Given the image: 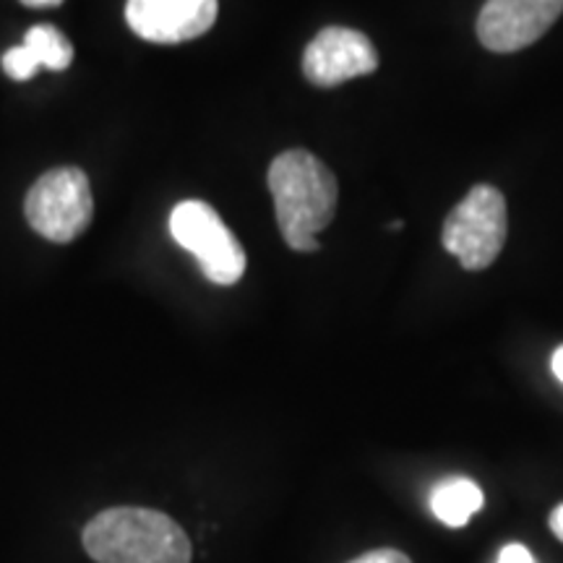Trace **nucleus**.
<instances>
[{
  "label": "nucleus",
  "mask_w": 563,
  "mask_h": 563,
  "mask_svg": "<svg viewBox=\"0 0 563 563\" xmlns=\"http://www.w3.org/2000/svg\"><path fill=\"white\" fill-rule=\"evenodd\" d=\"M84 548L97 563H191V540L170 517L131 506L97 514Z\"/></svg>",
  "instance_id": "nucleus-2"
},
{
  "label": "nucleus",
  "mask_w": 563,
  "mask_h": 563,
  "mask_svg": "<svg viewBox=\"0 0 563 563\" xmlns=\"http://www.w3.org/2000/svg\"><path fill=\"white\" fill-rule=\"evenodd\" d=\"M551 365H553V373H555V378H559V382L563 384V344L559 350L553 352V361H551Z\"/></svg>",
  "instance_id": "nucleus-14"
},
{
  "label": "nucleus",
  "mask_w": 563,
  "mask_h": 563,
  "mask_svg": "<svg viewBox=\"0 0 563 563\" xmlns=\"http://www.w3.org/2000/svg\"><path fill=\"white\" fill-rule=\"evenodd\" d=\"M548 522H551V530H553L555 538H559L561 543H563V504L555 506V509L551 511V519H548Z\"/></svg>",
  "instance_id": "nucleus-13"
},
{
  "label": "nucleus",
  "mask_w": 563,
  "mask_h": 563,
  "mask_svg": "<svg viewBox=\"0 0 563 563\" xmlns=\"http://www.w3.org/2000/svg\"><path fill=\"white\" fill-rule=\"evenodd\" d=\"M563 13V0H488L477 16V40L490 53H517L538 42Z\"/></svg>",
  "instance_id": "nucleus-6"
},
{
  "label": "nucleus",
  "mask_w": 563,
  "mask_h": 563,
  "mask_svg": "<svg viewBox=\"0 0 563 563\" xmlns=\"http://www.w3.org/2000/svg\"><path fill=\"white\" fill-rule=\"evenodd\" d=\"M483 504L485 496L481 485L467 481V477H449V481L435 485L431 496V509L446 527H464L473 514L483 509Z\"/></svg>",
  "instance_id": "nucleus-10"
},
{
  "label": "nucleus",
  "mask_w": 563,
  "mask_h": 563,
  "mask_svg": "<svg viewBox=\"0 0 563 563\" xmlns=\"http://www.w3.org/2000/svg\"><path fill=\"white\" fill-rule=\"evenodd\" d=\"M496 563H534V559H532V553L527 551L525 545H519V543H511V545H506L504 551H501V555H498V561Z\"/></svg>",
  "instance_id": "nucleus-12"
},
{
  "label": "nucleus",
  "mask_w": 563,
  "mask_h": 563,
  "mask_svg": "<svg viewBox=\"0 0 563 563\" xmlns=\"http://www.w3.org/2000/svg\"><path fill=\"white\" fill-rule=\"evenodd\" d=\"M378 53L363 32L347 26H327L311 40L302 55V74L313 87L332 89L340 84L373 74Z\"/></svg>",
  "instance_id": "nucleus-7"
},
{
  "label": "nucleus",
  "mask_w": 563,
  "mask_h": 563,
  "mask_svg": "<svg viewBox=\"0 0 563 563\" xmlns=\"http://www.w3.org/2000/svg\"><path fill=\"white\" fill-rule=\"evenodd\" d=\"M170 235L194 253L203 277L214 285H235L243 277V245L207 201H180L170 214Z\"/></svg>",
  "instance_id": "nucleus-5"
},
{
  "label": "nucleus",
  "mask_w": 563,
  "mask_h": 563,
  "mask_svg": "<svg viewBox=\"0 0 563 563\" xmlns=\"http://www.w3.org/2000/svg\"><path fill=\"white\" fill-rule=\"evenodd\" d=\"M74 60V45L66 34L51 24H37L24 34L19 47L3 55V70L13 81H30L37 68L66 70Z\"/></svg>",
  "instance_id": "nucleus-9"
},
{
  "label": "nucleus",
  "mask_w": 563,
  "mask_h": 563,
  "mask_svg": "<svg viewBox=\"0 0 563 563\" xmlns=\"http://www.w3.org/2000/svg\"><path fill=\"white\" fill-rule=\"evenodd\" d=\"M347 563H412V561H410V555L397 551V548H378V551L363 553Z\"/></svg>",
  "instance_id": "nucleus-11"
},
{
  "label": "nucleus",
  "mask_w": 563,
  "mask_h": 563,
  "mask_svg": "<svg viewBox=\"0 0 563 563\" xmlns=\"http://www.w3.org/2000/svg\"><path fill=\"white\" fill-rule=\"evenodd\" d=\"M217 0H129L125 21L141 40L178 45L207 34L217 21Z\"/></svg>",
  "instance_id": "nucleus-8"
},
{
  "label": "nucleus",
  "mask_w": 563,
  "mask_h": 563,
  "mask_svg": "<svg viewBox=\"0 0 563 563\" xmlns=\"http://www.w3.org/2000/svg\"><path fill=\"white\" fill-rule=\"evenodd\" d=\"M26 220L51 243H70L89 228L95 214L89 178L79 167H55L26 194Z\"/></svg>",
  "instance_id": "nucleus-4"
},
{
  "label": "nucleus",
  "mask_w": 563,
  "mask_h": 563,
  "mask_svg": "<svg viewBox=\"0 0 563 563\" xmlns=\"http://www.w3.org/2000/svg\"><path fill=\"white\" fill-rule=\"evenodd\" d=\"M269 191L285 243L292 251H319V232L329 228L336 211L334 173L306 150L282 152L269 167Z\"/></svg>",
  "instance_id": "nucleus-1"
},
{
  "label": "nucleus",
  "mask_w": 563,
  "mask_h": 563,
  "mask_svg": "<svg viewBox=\"0 0 563 563\" xmlns=\"http://www.w3.org/2000/svg\"><path fill=\"white\" fill-rule=\"evenodd\" d=\"M509 217L498 188L481 183L452 209L443 222L441 241L467 272H483L501 256Z\"/></svg>",
  "instance_id": "nucleus-3"
},
{
  "label": "nucleus",
  "mask_w": 563,
  "mask_h": 563,
  "mask_svg": "<svg viewBox=\"0 0 563 563\" xmlns=\"http://www.w3.org/2000/svg\"><path fill=\"white\" fill-rule=\"evenodd\" d=\"M24 5H30V9H53V5H60L63 0H21Z\"/></svg>",
  "instance_id": "nucleus-15"
}]
</instances>
